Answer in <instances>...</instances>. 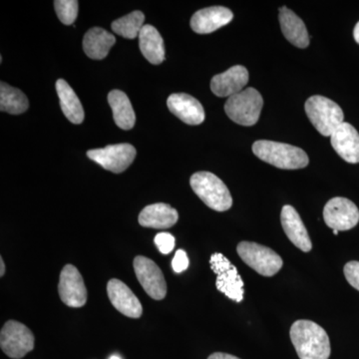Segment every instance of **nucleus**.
<instances>
[{
  "label": "nucleus",
  "mask_w": 359,
  "mask_h": 359,
  "mask_svg": "<svg viewBox=\"0 0 359 359\" xmlns=\"http://www.w3.org/2000/svg\"><path fill=\"white\" fill-rule=\"evenodd\" d=\"M89 159L100 165L104 169L120 174L128 169L136 157V149L130 144H116L102 149L89 150Z\"/></svg>",
  "instance_id": "nucleus-9"
},
{
  "label": "nucleus",
  "mask_w": 359,
  "mask_h": 359,
  "mask_svg": "<svg viewBox=\"0 0 359 359\" xmlns=\"http://www.w3.org/2000/svg\"><path fill=\"white\" fill-rule=\"evenodd\" d=\"M325 224L332 230L349 231L359 222V210L346 198L337 197L328 201L323 209Z\"/></svg>",
  "instance_id": "nucleus-11"
},
{
  "label": "nucleus",
  "mask_w": 359,
  "mask_h": 359,
  "mask_svg": "<svg viewBox=\"0 0 359 359\" xmlns=\"http://www.w3.org/2000/svg\"><path fill=\"white\" fill-rule=\"evenodd\" d=\"M330 143L335 152L346 162L359 163V134L353 125L342 123L330 136Z\"/></svg>",
  "instance_id": "nucleus-14"
},
{
  "label": "nucleus",
  "mask_w": 359,
  "mask_h": 359,
  "mask_svg": "<svg viewBox=\"0 0 359 359\" xmlns=\"http://www.w3.org/2000/svg\"><path fill=\"white\" fill-rule=\"evenodd\" d=\"M280 27L285 39L299 48H306L309 44L308 30L304 21L287 6L280 7Z\"/></svg>",
  "instance_id": "nucleus-20"
},
{
  "label": "nucleus",
  "mask_w": 359,
  "mask_h": 359,
  "mask_svg": "<svg viewBox=\"0 0 359 359\" xmlns=\"http://www.w3.org/2000/svg\"><path fill=\"white\" fill-rule=\"evenodd\" d=\"M210 264L212 271L217 275L216 287L219 292L231 301L242 302L244 299L245 283L238 275L237 268L219 252L212 255Z\"/></svg>",
  "instance_id": "nucleus-7"
},
{
  "label": "nucleus",
  "mask_w": 359,
  "mask_h": 359,
  "mask_svg": "<svg viewBox=\"0 0 359 359\" xmlns=\"http://www.w3.org/2000/svg\"><path fill=\"white\" fill-rule=\"evenodd\" d=\"M264 100L255 88H247L230 97L224 104L229 118L242 126H254L259 121Z\"/></svg>",
  "instance_id": "nucleus-5"
},
{
  "label": "nucleus",
  "mask_w": 359,
  "mask_h": 359,
  "mask_svg": "<svg viewBox=\"0 0 359 359\" xmlns=\"http://www.w3.org/2000/svg\"><path fill=\"white\" fill-rule=\"evenodd\" d=\"M179 215L171 205L158 203L144 208L139 215V224L151 229H169L178 222Z\"/></svg>",
  "instance_id": "nucleus-19"
},
{
  "label": "nucleus",
  "mask_w": 359,
  "mask_h": 359,
  "mask_svg": "<svg viewBox=\"0 0 359 359\" xmlns=\"http://www.w3.org/2000/svg\"><path fill=\"white\" fill-rule=\"evenodd\" d=\"M167 105L169 110L186 124L200 125L205 121L204 107L189 94H172L168 98Z\"/></svg>",
  "instance_id": "nucleus-16"
},
{
  "label": "nucleus",
  "mask_w": 359,
  "mask_h": 359,
  "mask_svg": "<svg viewBox=\"0 0 359 359\" xmlns=\"http://www.w3.org/2000/svg\"><path fill=\"white\" fill-rule=\"evenodd\" d=\"M139 47L144 57L154 65L165 60L164 41L159 32L152 25H144L139 34Z\"/></svg>",
  "instance_id": "nucleus-22"
},
{
  "label": "nucleus",
  "mask_w": 359,
  "mask_h": 359,
  "mask_svg": "<svg viewBox=\"0 0 359 359\" xmlns=\"http://www.w3.org/2000/svg\"><path fill=\"white\" fill-rule=\"evenodd\" d=\"M208 359H241L237 358V356L231 355V354L223 353H212L209 356Z\"/></svg>",
  "instance_id": "nucleus-31"
},
{
  "label": "nucleus",
  "mask_w": 359,
  "mask_h": 359,
  "mask_svg": "<svg viewBox=\"0 0 359 359\" xmlns=\"http://www.w3.org/2000/svg\"><path fill=\"white\" fill-rule=\"evenodd\" d=\"M56 91H57L61 109L65 117L73 124H81L84 120V109L79 98L74 90L63 79L56 82Z\"/></svg>",
  "instance_id": "nucleus-23"
},
{
  "label": "nucleus",
  "mask_w": 359,
  "mask_h": 359,
  "mask_svg": "<svg viewBox=\"0 0 359 359\" xmlns=\"http://www.w3.org/2000/svg\"><path fill=\"white\" fill-rule=\"evenodd\" d=\"M145 16L141 11H133L124 18L115 20L111 25L113 32L127 39H134L139 36L144 26Z\"/></svg>",
  "instance_id": "nucleus-26"
},
{
  "label": "nucleus",
  "mask_w": 359,
  "mask_h": 359,
  "mask_svg": "<svg viewBox=\"0 0 359 359\" xmlns=\"http://www.w3.org/2000/svg\"><path fill=\"white\" fill-rule=\"evenodd\" d=\"M110 359H121V358H120L119 356L113 355V356H111Z\"/></svg>",
  "instance_id": "nucleus-34"
},
{
  "label": "nucleus",
  "mask_w": 359,
  "mask_h": 359,
  "mask_svg": "<svg viewBox=\"0 0 359 359\" xmlns=\"http://www.w3.org/2000/svg\"><path fill=\"white\" fill-rule=\"evenodd\" d=\"M353 36L355 41L359 44V22L355 25V27H354Z\"/></svg>",
  "instance_id": "nucleus-33"
},
{
  "label": "nucleus",
  "mask_w": 359,
  "mask_h": 359,
  "mask_svg": "<svg viewBox=\"0 0 359 359\" xmlns=\"http://www.w3.org/2000/svg\"><path fill=\"white\" fill-rule=\"evenodd\" d=\"M34 335L23 323L7 321L0 332V346L8 358L20 359L34 348Z\"/></svg>",
  "instance_id": "nucleus-8"
},
{
  "label": "nucleus",
  "mask_w": 359,
  "mask_h": 359,
  "mask_svg": "<svg viewBox=\"0 0 359 359\" xmlns=\"http://www.w3.org/2000/svg\"><path fill=\"white\" fill-rule=\"evenodd\" d=\"M135 275L149 297L155 301L165 299L167 283L159 266L148 257L138 256L134 259Z\"/></svg>",
  "instance_id": "nucleus-10"
},
{
  "label": "nucleus",
  "mask_w": 359,
  "mask_h": 359,
  "mask_svg": "<svg viewBox=\"0 0 359 359\" xmlns=\"http://www.w3.org/2000/svg\"><path fill=\"white\" fill-rule=\"evenodd\" d=\"M108 102L113 111L116 125L123 130L133 128L136 116L128 96L120 90H112L108 95Z\"/></svg>",
  "instance_id": "nucleus-24"
},
{
  "label": "nucleus",
  "mask_w": 359,
  "mask_h": 359,
  "mask_svg": "<svg viewBox=\"0 0 359 359\" xmlns=\"http://www.w3.org/2000/svg\"><path fill=\"white\" fill-rule=\"evenodd\" d=\"M59 297L69 308H82L87 302V289L76 266L66 264L60 273Z\"/></svg>",
  "instance_id": "nucleus-12"
},
{
  "label": "nucleus",
  "mask_w": 359,
  "mask_h": 359,
  "mask_svg": "<svg viewBox=\"0 0 359 359\" xmlns=\"http://www.w3.org/2000/svg\"><path fill=\"white\" fill-rule=\"evenodd\" d=\"M233 14L224 6H212L201 9L191 18V28L199 34H208L230 23Z\"/></svg>",
  "instance_id": "nucleus-17"
},
{
  "label": "nucleus",
  "mask_w": 359,
  "mask_h": 359,
  "mask_svg": "<svg viewBox=\"0 0 359 359\" xmlns=\"http://www.w3.org/2000/svg\"><path fill=\"white\" fill-rule=\"evenodd\" d=\"M114 35L100 27L89 29L83 39L85 54L94 60H102L109 54L110 49L115 44Z\"/></svg>",
  "instance_id": "nucleus-21"
},
{
  "label": "nucleus",
  "mask_w": 359,
  "mask_h": 359,
  "mask_svg": "<svg viewBox=\"0 0 359 359\" xmlns=\"http://www.w3.org/2000/svg\"><path fill=\"white\" fill-rule=\"evenodd\" d=\"M280 222L285 235L290 242L302 252H309L313 249L311 238L299 212L292 205H283Z\"/></svg>",
  "instance_id": "nucleus-18"
},
{
  "label": "nucleus",
  "mask_w": 359,
  "mask_h": 359,
  "mask_svg": "<svg viewBox=\"0 0 359 359\" xmlns=\"http://www.w3.org/2000/svg\"><path fill=\"white\" fill-rule=\"evenodd\" d=\"M189 259L187 256L185 250H177L173 261H172V266L175 273H181L185 271L189 268Z\"/></svg>",
  "instance_id": "nucleus-30"
},
{
  "label": "nucleus",
  "mask_w": 359,
  "mask_h": 359,
  "mask_svg": "<svg viewBox=\"0 0 359 359\" xmlns=\"http://www.w3.org/2000/svg\"><path fill=\"white\" fill-rule=\"evenodd\" d=\"M27 97L20 89L1 82L0 85V110L8 114H22L28 109Z\"/></svg>",
  "instance_id": "nucleus-25"
},
{
  "label": "nucleus",
  "mask_w": 359,
  "mask_h": 359,
  "mask_svg": "<svg viewBox=\"0 0 359 359\" xmlns=\"http://www.w3.org/2000/svg\"><path fill=\"white\" fill-rule=\"evenodd\" d=\"M290 339L301 359H328L330 337L320 325L311 320L295 321L290 327Z\"/></svg>",
  "instance_id": "nucleus-1"
},
{
  "label": "nucleus",
  "mask_w": 359,
  "mask_h": 359,
  "mask_svg": "<svg viewBox=\"0 0 359 359\" xmlns=\"http://www.w3.org/2000/svg\"><path fill=\"white\" fill-rule=\"evenodd\" d=\"M334 235H337V233H339V231L334 230Z\"/></svg>",
  "instance_id": "nucleus-35"
},
{
  "label": "nucleus",
  "mask_w": 359,
  "mask_h": 359,
  "mask_svg": "<svg viewBox=\"0 0 359 359\" xmlns=\"http://www.w3.org/2000/svg\"><path fill=\"white\" fill-rule=\"evenodd\" d=\"M344 271L349 285L359 290V262H349L344 266Z\"/></svg>",
  "instance_id": "nucleus-29"
},
{
  "label": "nucleus",
  "mask_w": 359,
  "mask_h": 359,
  "mask_svg": "<svg viewBox=\"0 0 359 359\" xmlns=\"http://www.w3.org/2000/svg\"><path fill=\"white\" fill-rule=\"evenodd\" d=\"M54 8L57 14L59 20L65 25L74 23L78 15V1L75 0H56L54 1Z\"/></svg>",
  "instance_id": "nucleus-27"
},
{
  "label": "nucleus",
  "mask_w": 359,
  "mask_h": 359,
  "mask_svg": "<svg viewBox=\"0 0 359 359\" xmlns=\"http://www.w3.org/2000/svg\"><path fill=\"white\" fill-rule=\"evenodd\" d=\"M154 242L161 254L168 255L174 250L175 238L171 233H159L156 236Z\"/></svg>",
  "instance_id": "nucleus-28"
},
{
  "label": "nucleus",
  "mask_w": 359,
  "mask_h": 359,
  "mask_svg": "<svg viewBox=\"0 0 359 359\" xmlns=\"http://www.w3.org/2000/svg\"><path fill=\"white\" fill-rule=\"evenodd\" d=\"M194 192L208 207L217 212L228 211L233 205L230 191L226 184L210 172H198L191 177Z\"/></svg>",
  "instance_id": "nucleus-3"
},
{
  "label": "nucleus",
  "mask_w": 359,
  "mask_h": 359,
  "mask_svg": "<svg viewBox=\"0 0 359 359\" xmlns=\"http://www.w3.org/2000/svg\"><path fill=\"white\" fill-rule=\"evenodd\" d=\"M306 112L314 128L325 137L332 136L344 123V111L327 97L316 95L309 98Z\"/></svg>",
  "instance_id": "nucleus-4"
},
{
  "label": "nucleus",
  "mask_w": 359,
  "mask_h": 359,
  "mask_svg": "<svg viewBox=\"0 0 359 359\" xmlns=\"http://www.w3.org/2000/svg\"><path fill=\"white\" fill-rule=\"evenodd\" d=\"M252 152L264 162L280 169H302L309 163V156L302 149L278 142H255Z\"/></svg>",
  "instance_id": "nucleus-2"
},
{
  "label": "nucleus",
  "mask_w": 359,
  "mask_h": 359,
  "mask_svg": "<svg viewBox=\"0 0 359 359\" xmlns=\"http://www.w3.org/2000/svg\"><path fill=\"white\" fill-rule=\"evenodd\" d=\"M107 294L111 304L119 313L131 318H141L143 313L141 302L126 283L112 278L107 283Z\"/></svg>",
  "instance_id": "nucleus-13"
},
{
  "label": "nucleus",
  "mask_w": 359,
  "mask_h": 359,
  "mask_svg": "<svg viewBox=\"0 0 359 359\" xmlns=\"http://www.w3.org/2000/svg\"><path fill=\"white\" fill-rule=\"evenodd\" d=\"M238 256L250 268L264 276H273L283 268L282 257L275 250L252 242L238 245Z\"/></svg>",
  "instance_id": "nucleus-6"
},
{
  "label": "nucleus",
  "mask_w": 359,
  "mask_h": 359,
  "mask_svg": "<svg viewBox=\"0 0 359 359\" xmlns=\"http://www.w3.org/2000/svg\"><path fill=\"white\" fill-rule=\"evenodd\" d=\"M6 273V264L2 257H0V276H4Z\"/></svg>",
  "instance_id": "nucleus-32"
},
{
  "label": "nucleus",
  "mask_w": 359,
  "mask_h": 359,
  "mask_svg": "<svg viewBox=\"0 0 359 359\" xmlns=\"http://www.w3.org/2000/svg\"><path fill=\"white\" fill-rule=\"evenodd\" d=\"M249 82V72L242 65H236L226 72L212 77L211 90L218 97H230L240 93Z\"/></svg>",
  "instance_id": "nucleus-15"
}]
</instances>
